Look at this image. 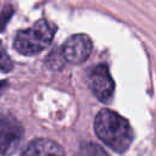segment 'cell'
Masks as SVG:
<instances>
[{"mask_svg": "<svg viewBox=\"0 0 156 156\" xmlns=\"http://www.w3.org/2000/svg\"><path fill=\"white\" fill-rule=\"evenodd\" d=\"M13 67V63L9 56V54L6 52L2 43L0 41V71L2 72H10Z\"/></svg>", "mask_w": 156, "mask_h": 156, "instance_id": "obj_7", "label": "cell"}, {"mask_svg": "<svg viewBox=\"0 0 156 156\" xmlns=\"http://www.w3.org/2000/svg\"><path fill=\"white\" fill-rule=\"evenodd\" d=\"M96 135L113 150L122 152L127 150L133 139L129 122L117 112L104 108L95 117Z\"/></svg>", "mask_w": 156, "mask_h": 156, "instance_id": "obj_1", "label": "cell"}, {"mask_svg": "<svg viewBox=\"0 0 156 156\" xmlns=\"http://www.w3.org/2000/svg\"><path fill=\"white\" fill-rule=\"evenodd\" d=\"M93 50V43L90 38L85 34L72 35L62 46V56L65 61L71 63L84 62Z\"/></svg>", "mask_w": 156, "mask_h": 156, "instance_id": "obj_5", "label": "cell"}, {"mask_svg": "<svg viewBox=\"0 0 156 156\" xmlns=\"http://www.w3.org/2000/svg\"><path fill=\"white\" fill-rule=\"evenodd\" d=\"M23 128L15 116L0 108V154H12L21 143Z\"/></svg>", "mask_w": 156, "mask_h": 156, "instance_id": "obj_3", "label": "cell"}, {"mask_svg": "<svg viewBox=\"0 0 156 156\" xmlns=\"http://www.w3.org/2000/svg\"><path fill=\"white\" fill-rule=\"evenodd\" d=\"M79 156H107V155L98 145L88 144V145L83 146V149L79 152Z\"/></svg>", "mask_w": 156, "mask_h": 156, "instance_id": "obj_8", "label": "cell"}, {"mask_svg": "<svg viewBox=\"0 0 156 156\" xmlns=\"http://www.w3.org/2000/svg\"><path fill=\"white\" fill-rule=\"evenodd\" d=\"M6 85H7V83H6L5 80H1V82H0V93L5 89V87H6Z\"/></svg>", "mask_w": 156, "mask_h": 156, "instance_id": "obj_9", "label": "cell"}, {"mask_svg": "<svg viewBox=\"0 0 156 156\" xmlns=\"http://www.w3.org/2000/svg\"><path fill=\"white\" fill-rule=\"evenodd\" d=\"M89 85L94 95L102 102H108L113 95L115 83L106 65L95 66L89 73Z\"/></svg>", "mask_w": 156, "mask_h": 156, "instance_id": "obj_4", "label": "cell"}, {"mask_svg": "<svg viewBox=\"0 0 156 156\" xmlns=\"http://www.w3.org/2000/svg\"><path fill=\"white\" fill-rule=\"evenodd\" d=\"M21 156H66L63 149L54 140L38 138L27 144Z\"/></svg>", "mask_w": 156, "mask_h": 156, "instance_id": "obj_6", "label": "cell"}, {"mask_svg": "<svg viewBox=\"0 0 156 156\" xmlns=\"http://www.w3.org/2000/svg\"><path fill=\"white\" fill-rule=\"evenodd\" d=\"M55 34V27L46 20H39L28 29L20 30L16 34L13 46L22 55H34L46 49Z\"/></svg>", "mask_w": 156, "mask_h": 156, "instance_id": "obj_2", "label": "cell"}]
</instances>
